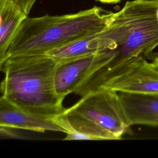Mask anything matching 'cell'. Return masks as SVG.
I'll list each match as a JSON object with an SVG mask.
<instances>
[{
	"label": "cell",
	"mask_w": 158,
	"mask_h": 158,
	"mask_svg": "<svg viewBox=\"0 0 158 158\" xmlns=\"http://www.w3.org/2000/svg\"><path fill=\"white\" fill-rule=\"evenodd\" d=\"M96 1H98L104 4H115V3L119 2L122 0H96Z\"/></svg>",
	"instance_id": "cell-13"
},
{
	"label": "cell",
	"mask_w": 158,
	"mask_h": 158,
	"mask_svg": "<svg viewBox=\"0 0 158 158\" xmlns=\"http://www.w3.org/2000/svg\"><path fill=\"white\" fill-rule=\"evenodd\" d=\"M57 61L46 54L8 56L0 65L4 77L1 96L18 107L52 118L62 113L63 101L55 88Z\"/></svg>",
	"instance_id": "cell-2"
},
{
	"label": "cell",
	"mask_w": 158,
	"mask_h": 158,
	"mask_svg": "<svg viewBox=\"0 0 158 158\" xmlns=\"http://www.w3.org/2000/svg\"><path fill=\"white\" fill-rule=\"evenodd\" d=\"M113 47L96 55V70L75 92L83 96L99 89L127 62L158 47V0L127 1L101 32Z\"/></svg>",
	"instance_id": "cell-1"
},
{
	"label": "cell",
	"mask_w": 158,
	"mask_h": 158,
	"mask_svg": "<svg viewBox=\"0 0 158 158\" xmlns=\"http://www.w3.org/2000/svg\"><path fill=\"white\" fill-rule=\"evenodd\" d=\"M128 123L158 127V94L118 92Z\"/></svg>",
	"instance_id": "cell-8"
},
{
	"label": "cell",
	"mask_w": 158,
	"mask_h": 158,
	"mask_svg": "<svg viewBox=\"0 0 158 158\" xmlns=\"http://www.w3.org/2000/svg\"><path fill=\"white\" fill-rule=\"evenodd\" d=\"M0 127L43 133L60 131L64 129L51 118L43 117L15 105L3 96L0 98Z\"/></svg>",
	"instance_id": "cell-6"
},
{
	"label": "cell",
	"mask_w": 158,
	"mask_h": 158,
	"mask_svg": "<svg viewBox=\"0 0 158 158\" xmlns=\"http://www.w3.org/2000/svg\"><path fill=\"white\" fill-rule=\"evenodd\" d=\"M96 54L75 59L57 62L55 88L57 95L64 99L75 93L89 74Z\"/></svg>",
	"instance_id": "cell-7"
},
{
	"label": "cell",
	"mask_w": 158,
	"mask_h": 158,
	"mask_svg": "<svg viewBox=\"0 0 158 158\" xmlns=\"http://www.w3.org/2000/svg\"><path fill=\"white\" fill-rule=\"evenodd\" d=\"M36 0H0V6L14 3L23 13L28 15Z\"/></svg>",
	"instance_id": "cell-11"
},
{
	"label": "cell",
	"mask_w": 158,
	"mask_h": 158,
	"mask_svg": "<svg viewBox=\"0 0 158 158\" xmlns=\"http://www.w3.org/2000/svg\"><path fill=\"white\" fill-rule=\"evenodd\" d=\"M65 131L64 140H117L131 132L118 93L99 89L52 118Z\"/></svg>",
	"instance_id": "cell-4"
},
{
	"label": "cell",
	"mask_w": 158,
	"mask_h": 158,
	"mask_svg": "<svg viewBox=\"0 0 158 158\" xmlns=\"http://www.w3.org/2000/svg\"><path fill=\"white\" fill-rule=\"evenodd\" d=\"M27 17L14 3L0 6V65L6 59L18 29Z\"/></svg>",
	"instance_id": "cell-10"
},
{
	"label": "cell",
	"mask_w": 158,
	"mask_h": 158,
	"mask_svg": "<svg viewBox=\"0 0 158 158\" xmlns=\"http://www.w3.org/2000/svg\"><path fill=\"white\" fill-rule=\"evenodd\" d=\"M114 14L95 6L74 14L27 17L18 29L6 58L14 55L45 54L99 33L109 26Z\"/></svg>",
	"instance_id": "cell-3"
},
{
	"label": "cell",
	"mask_w": 158,
	"mask_h": 158,
	"mask_svg": "<svg viewBox=\"0 0 158 158\" xmlns=\"http://www.w3.org/2000/svg\"><path fill=\"white\" fill-rule=\"evenodd\" d=\"M101 32L81 38L45 54L57 62H62L96 54L100 51L110 49L112 47L111 41L103 36Z\"/></svg>",
	"instance_id": "cell-9"
},
{
	"label": "cell",
	"mask_w": 158,
	"mask_h": 158,
	"mask_svg": "<svg viewBox=\"0 0 158 158\" xmlns=\"http://www.w3.org/2000/svg\"><path fill=\"white\" fill-rule=\"evenodd\" d=\"M99 89L157 95L158 69L146 57H138L123 65Z\"/></svg>",
	"instance_id": "cell-5"
},
{
	"label": "cell",
	"mask_w": 158,
	"mask_h": 158,
	"mask_svg": "<svg viewBox=\"0 0 158 158\" xmlns=\"http://www.w3.org/2000/svg\"><path fill=\"white\" fill-rule=\"evenodd\" d=\"M146 59L150 60L152 65L158 69V51L151 52L147 56Z\"/></svg>",
	"instance_id": "cell-12"
}]
</instances>
